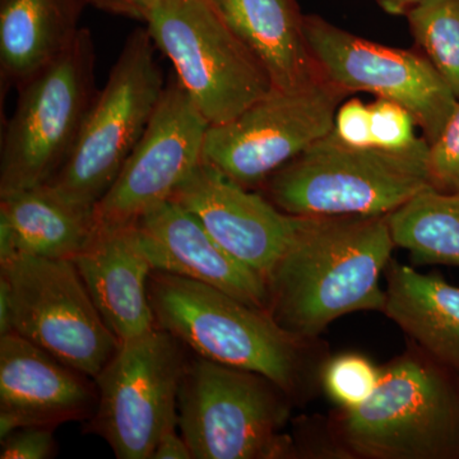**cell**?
<instances>
[{
    "label": "cell",
    "mask_w": 459,
    "mask_h": 459,
    "mask_svg": "<svg viewBox=\"0 0 459 459\" xmlns=\"http://www.w3.org/2000/svg\"><path fill=\"white\" fill-rule=\"evenodd\" d=\"M394 247L386 216L304 217L267 277L268 312L305 340H316L346 314L383 313L379 281Z\"/></svg>",
    "instance_id": "obj_1"
},
{
    "label": "cell",
    "mask_w": 459,
    "mask_h": 459,
    "mask_svg": "<svg viewBox=\"0 0 459 459\" xmlns=\"http://www.w3.org/2000/svg\"><path fill=\"white\" fill-rule=\"evenodd\" d=\"M148 296L157 327L199 358L270 379L290 398L307 394L318 370L314 341L281 327L273 316L199 281L153 271Z\"/></svg>",
    "instance_id": "obj_2"
},
{
    "label": "cell",
    "mask_w": 459,
    "mask_h": 459,
    "mask_svg": "<svg viewBox=\"0 0 459 459\" xmlns=\"http://www.w3.org/2000/svg\"><path fill=\"white\" fill-rule=\"evenodd\" d=\"M333 442L351 457L459 459V376L419 346L380 369L373 395L341 409Z\"/></svg>",
    "instance_id": "obj_3"
},
{
    "label": "cell",
    "mask_w": 459,
    "mask_h": 459,
    "mask_svg": "<svg viewBox=\"0 0 459 459\" xmlns=\"http://www.w3.org/2000/svg\"><path fill=\"white\" fill-rule=\"evenodd\" d=\"M429 146L353 148L331 132L271 175L263 195L292 216H388L431 186Z\"/></svg>",
    "instance_id": "obj_4"
},
{
    "label": "cell",
    "mask_w": 459,
    "mask_h": 459,
    "mask_svg": "<svg viewBox=\"0 0 459 459\" xmlns=\"http://www.w3.org/2000/svg\"><path fill=\"white\" fill-rule=\"evenodd\" d=\"M156 49L147 27L126 39L74 150L47 183L68 204L93 211L146 131L166 87Z\"/></svg>",
    "instance_id": "obj_5"
},
{
    "label": "cell",
    "mask_w": 459,
    "mask_h": 459,
    "mask_svg": "<svg viewBox=\"0 0 459 459\" xmlns=\"http://www.w3.org/2000/svg\"><path fill=\"white\" fill-rule=\"evenodd\" d=\"M92 35L81 27L56 59L18 87L0 152V195L44 186L65 164L95 99Z\"/></svg>",
    "instance_id": "obj_6"
},
{
    "label": "cell",
    "mask_w": 459,
    "mask_h": 459,
    "mask_svg": "<svg viewBox=\"0 0 459 459\" xmlns=\"http://www.w3.org/2000/svg\"><path fill=\"white\" fill-rule=\"evenodd\" d=\"M287 400L261 374L199 358L181 380L178 425L195 459L286 458Z\"/></svg>",
    "instance_id": "obj_7"
},
{
    "label": "cell",
    "mask_w": 459,
    "mask_h": 459,
    "mask_svg": "<svg viewBox=\"0 0 459 459\" xmlns=\"http://www.w3.org/2000/svg\"><path fill=\"white\" fill-rule=\"evenodd\" d=\"M146 23L210 126L230 122L274 90L208 0H160Z\"/></svg>",
    "instance_id": "obj_8"
},
{
    "label": "cell",
    "mask_w": 459,
    "mask_h": 459,
    "mask_svg": "<svg viewBox=\"0 0 459 459\" xmlns=\"http://www.w3.org/2000/svg\"><path fill=\"white\" fill-rule=\"evenodd\" d=\"M11 292L12 332L95 379L120 346L72 259H0Z\"/></svg>",
    "instance_id": "obj_9"
},
{
    "label": "cell",
    "mask_w": 459,
    "mask_h": 459,
    "mask_svg": "<svg viewBox=\"0 0 459 459\" xmlns=\"http://www.w3.org/2000/svg\"><path fill=\"white\" fill-rule=\"evenodd\" d=\"M181 343L156 327L120 342L95 377L98 404L91 430L119 459H151L166 429L178 424V395L188 361Z\"/></svg>",
    "instance_id": "obj_10"
},
{
    "label": "cell",
    "mask_w": 459,
    "mask_h": 459,
    "mask_svg": "<svg viewBox=\"0 0 459 459\" xmlns=\"http://www.w3.org/2000/svg\"><path fill=\"white\" fill-rule=\"evenodd\" d=\"M349 96L323 78L303 89L271 91L230 122L210 126L202 162L244 188H261L332 132L337 108Z\"/></svg>",
    "instance_id": "obj_11"
},
{
    "label": "cell",
    "mask_w": 459,
    "mask_h": 459,
    "mask_svg": "<svg viewBox=\"0 0 459 459\" xmlns=\"http://www.w3.org/2000/svg\"><path fill=\"white\" fill-rule=\"evenodd\" d=\"M305 33L323 80L349 95L370 92L397 102L415 117L429 144L439 137L458 99L418 49L367 40L316 14H305Z\"/></svg>",
    "instance_id": "obj_12"
},
{
    "label": "cell",
    "mask_w": 459,
    "mask_h": 459,
    "mask_svg": "<svg viewBox=\"0 0 459 459\" xmlns=\"http://www.w3.org/2000/svg\"><path fill=\"white\" fill-rule=\"evenodd\" d=\"M210 123L186 91L172 78L141 140L114 183L93 208L96 228H126L170 201L202 164Z\"/></svg>",
    "instance_id": "obj_13"
},
{
    "label": "cell",
    "mask_w": 459,
    "mask_h": 459,
    "mask_svg": "<svg viewBox=\"0 0 459 459\" xmlns=\"http://www.w3.org/2000/svg\"><path fill=\"white\" fill-rule=\"evenodd\" d=\"M171 199L195 214L230 255L258 272L265 282L303 225L304 217L283 212L264 195L204 162Z\"/></svg>",
    "instance_id": "obj_14"
},
{
    "label": "cell",
    "mask_w": 459,
    "mask_h": 459,
    "mask_svg": "<svg viewBox=\"0 0 459 459\" xmlns=\"http://www.w3.org/2000/svg\"><path fill=\"white\" fill-rule=\"evenodd\" d=\"M87 377L16 332L2 334L0 439L18 428L87 418L98 404V389Z\"/></svg>",
    "instance_id": "obj_15"
},
{
    "label": "cell",
    "mask_w": 459,
    "mask_h": 459,
    "mask_svg": "<svg viewBox=\"0 0 459 459\" xmlns=\"http://www.w3.org/2000/svg\"><path fill=\"white\" fill-rule=\"evenodd\" d=\"M134 225L153 271L207 283L268 312L264 277L230 255L178 202L160 204Z\"/></svg>",
    "instance_id": "obj_16"
},
{
    "label": "cell",
    "mask_w": 459,
    "mask_h": 459,
    "mask_svg": "<svg viewBox=\"0 0 459 459\" xmlns=\"http://www.w3.org/2000/svg\"><path fill=\"white\" fill-rule=\"evenodd\" d=\"M72 261L102 319L120 342L157 327L148 296L152 264L135 225L99 230Z\"/></svg>",
    "instance_id": "obj_17"
},
{
    "label": "cell",
    "mask_w": 459,
    "mask_h": 459,
    "mask_svg": "<svg viewBox=\"0 0 459 459\" xmlns=\"http://www.w3.org/2000/svg\"><path fill=\"white\" fill-rule=\"evenodd\" d=\"M270 77L274 90L320 80L296 0H208Z\"/></svg>",
    "instance_id": "obj_18"
},
{
    "label": "cell",
    "mask_w": 459,
    "mask_h": 459,
    "mask_svg": "<svg viewBox=\"0 0 459 459\" xmlns=\"http://www.w3.org/2000/svg\"><path fill=\"white\" fill-rule=\"evenodd\" d=\"M96 231L93 211L68 204L47 184L0 195V259H74Z\"/></svg>",
    "instance_id": "obj_19"
},
{
    "label": "cell",
    "mask_w": 459,
    "mask_h": 459,
    "mask_svg": "<svg viewBox=\"0 0 459 459\" xmlns=\"http://www.w3.org/2000/svg\"><path fill=\"white\" fill-rule=\"evenodd\" d=\"M383 313L422 351L459 376V287L391 261Z\"/></svg>",
    "instance_id": "obj_20"
},
{
    "label": "cell",
    "mask_w": 459,
    "mask_h": 459,
    "mask_svg": "<svg viewBox=\"0 0 459 459\" xmlns=\"http://www.w3.org/2000/svg\"><path fill=\"white\" fill-rule=\"evenodd\" d=\"M86 0H0V74L20 87L71 45Z\"/></svg>",
    "instance_id": "obj_21"
},
{
    "label": "cell",
    "mask_w": 459,
    "mask_h": 459,
    "mask_svg": "<svg viewBox=\"0 0 459 459\" xmlns=\"http://www.w3.org/2000/svg\"><path fill=\"white\" fill-rule=\"evenodd\" d=\"M386 219L394 246L416 264L459 267V195L428 186Z\"/></svg>",
    "instance_id": "obj_22"
},
{
    "label": "cell",
    "mask_w": 459,
    "mask_h": 459,
    "mask_svg": "<svg viewBox=\"0 0 459 459\" xmlns=\"http://www.w3.org/2000/svg\"><path fill=\"white\" fill-rule=\"evenodd\" d=\"M404 17L416 49L459 100V0H421Z\"/></svg>",
    "instance_id": "obj_23"
},
{
    "label": "cell",
    "mask_w": 459,
    "mask_h": 459,
    "mask_svg": "<svg viewBox=\"0 0 459 459\" xmlns=\"http://www.w3.org/2000/svg\"><path fill=\"white\" fill-rule=\"evenodd\" d=\"M380 369L358 353H343L322 368V383L331 400L349 410L365 403L379 385Z\"/></svg>",
    "instance_id": "obj_24"
},
{
    "label": "cell",
    "mask_w": 459,
    "mask_h": 459,
    "mask_svg": "<svg viewBox=\"0 0 459 459\" xmlns=\"http://www.w3.org/2000/svg\"><path fill=\"white\" fill-rule=\"evenodd\" d=\"M369 105L374 147L403 152L428 142L427 138L416 135L418 122L406 108L380 98Z\"/></svg>",
    "instance_id": "obj_25"
},
{
    "label": "cell",
    "mask_w": 459,
    "mask_h": 459,
    "mask_svg": "<svg viewBox=\"0 0 459 459\" xmlns=\"http://www.w3.org/2000/svg\"><path fill=\"white\" fill-rule=\"evenodd\" d=\"M428 170L434 189L459 195V100L439 137L429 146Z\"/></svg>",
    "instance_id": "obj_26"
},
{
    "label": "cell",
    "mask_w": 459,
    "mask_h": 459,
    "mask_svg": "<svg viewBox=\"0 0 459 459\" xmlns=\"http://www.w3.org/2000/svg\"><path fill=\"white\" fill-rule=\"evenodd\" d=\"M332 134L344 146L374 147L370 105L358 98L344 99L337 108Z\"/></svg>",
    "instance_id": "obj_27"
},
{
    "label": "cell",
    "mask_w": 459,
    "mask_h": 459,
    "mask_svg": "<svg viewBox=\"0 0 459 459\" xmlns=\"http://www.w3.org/2000/svg\"><path fill=\"white\" fill-rule=\"evenodd\" d=\"M54 428L23 427L2 439V459H47L56 455Z\"/></svg>",
    "instance_id": "obj_28"
},
{
    "label": "cell",
    "mask_w": 459,
    "mask_h": 459,
    "mask_svg": "<svg viewBox=\"0 0 459 459\" xmlns=\"http://www.w3.org/2000/svg\"><path fill=\"white\" fill-rule=\"evenodd\" d=\"M87 4L117 14L146 22L160 0H86Z\"/></svg>",
    "instance_id": "obj_29"
},
{
    "label": "cell",
    "mask_w": 459,
    "mask_h": 459,
    "mask_svg": "<svg viewBox=\"0 0 459 459\" xmlns=\"http://www.w3.org/2000/svg\"><path fill=\"white\" fill-rule=\"evenodd\" d=\"M177 427L178 424L166 429L151 459H195L183 435L177 433Z\"/></svg>",
    "instance_id": "obj_30"
},
{
    "label": "cell",
    "mask_w": 459,
    "mask_h": 459,
    "mask_svg": "<svg viewBox=\"0 0 459 459\" xmlns=\"http://www.w3.org/2000/svg\"><path fill=\"white\" fill-rule=\"evenodd\" d=\"M12 332L11 292L8 283L0 277V334Z\"/></svg>",
    "instance_id": "obj_31"
},
{
    "label": "cell",
    "mask_w": 459,
    "mask_h": 459,
    "mask_svg": "<svg viewBox=\"0 0 459 459\" xmlns=\"http://www.w3.org/2000/svg\"><path fill=\"white\" fill-rule=\"evenodd\" d=\"M420 2L421 0H376L377 4L392 16H406L407 12Z\"/></svg>",
    "instance_id": "obj_32"
}]
</instances>
